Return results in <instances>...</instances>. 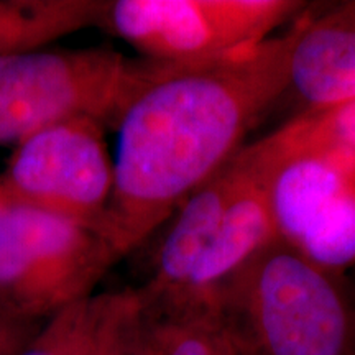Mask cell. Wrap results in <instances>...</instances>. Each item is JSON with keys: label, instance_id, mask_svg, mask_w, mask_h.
Wrapping results in <instances>:
<instances>
[{"label": "cell", "instance_id": "5b68a950", "mask_svg": "<svg viewBox=\"0 0 355 355\" xmlns=\"http://www.w3.org/2000/svg\"><path fill=\"white\" fill-rule=\"evenodd\" d=\"M139 79V61L110 48L32 50L0 58V144L19 145L74 117L115 125Z\"/></svg>", "mask_w": 355, "mask_h": 355}, {"label": "cell", "instance_id": "7c38bea8", "mask_svg": "<svg viewBox=\"0 0 355 355\" xmlns=\"http://www.w3.org/2000/svg\"><path fill=\"white\" fill-rule=\"evenodd\" d=\"M229 344L217 306L141 304L137 355H220Z\"/></svg>", "mask_w": 355, "mask_h": 355}, {"label": "cell", "instance_id": "5bb4252c", "mask_svg": "<svg viewBox=\"0 0 355 355\" xmlns=\"http://www.w3.org/2000/svg\"><path fill=\"white\" fill-rule=\"evenodd\" d=\"M96 326V295L68 306L43 322L19 355H89Z\"/></svg>", "mask_w": 355, "mask_h": 355}, {"label": "cell", "instance_id": "9a60e30c", "mask_svg": "<svg viewBox=\"0 0 355 355\" xmlns=\"http://www.w3.org/2000/svg\"><path fill=\"white\" fill-rule=\"evenodd\" d=\"M298 141L336 145L355 152V99L324 110H308L283 125Z\"/></svg>", "mask_w": 355, "mask_h": 355}, {"label": "cell", "instance_id": "e0dca14e", "mask_svg": "<svg viewBox=\"0 0 355 355\" xmlns=\"http://www.w3.org/2000/svg\"><path fill=\"white\" fill-rule=\"evenodd\" d=\"M229 343H230V340H229ZM220 355H235V352H234V349H232V344H229V345H227V347H225V349H224V352H222Z\"/></svg>", "mask_w": 355, "mask_h": 355}, {"label": "cell", "instance_id": "7a4b0ae2", "mask_svg": "<svg viewBox=\"0 0 355 355\" xmlns=\"http://www.w3.org/2000/svg\"><path fill=\"white\" fill-rule=\"evenodd\" d=\"M235 355H355V306L340 275L275 239L217 291Z\"/></svg>", "mask_w": 355, "mask_h": 355}, {"label": "cell", "instance_id": "ba28073f", "mask_svg": "<svg viewBox=\"0 0 355 355\" xmlns=\"http://www.w3.org/2000/svg\"><path fill=\"white\" fill-rule=\"evenodd\" d=\"M259 159V141L243 146L232 162L191 194L168 220L171 224L155 255L148 282L137 288L141 304L158 308L180 298Z\"/></svg>", "mask_w": 355, "mask_h": 355}, {"label": "cell", "instance_id": "6da1fadb", "mask_svg": "<svg viewBox=\"0 0 355 355\" xmlns=\"http://www.w3.org/2000/svg\"><path fill=\"white\" fill-rule=\"evenodd\" d=\"M300 19L254 48L191 63L139 61L117 123L114 193L102 239L115 260L139 248L243 148L288 91Z\"/></svg>", "mask_w": 355, "mask_h": 355}, {"label": "cell", "instance_id": "8fae6325", "mask_svg": "<svg viewBox=\"0 0 355 355\" xmlns=\"http://www.w3.org/2000/svg\"><path fill=\"white\" fill-rule=\"evenodd\" d=\"M107 7L102 0H0V58L102 25Z\"/></svg>", "mask_w": 355, "mask_h": 355}, {"label": "cell", "instance_id": "2e32d148", "mask_svg": "<svg viewBox=\"0 0 355 355\" xmlns=\"http://www.w3.org/2000/svg\"><path fill=\"white\" fill-rule=\"evenodd\" d=\"M42 326L43 322H21L0 316V355H19Z\"/></svg>", "mask_w": 355, "mask_h": 355}, {"label": "cell", "instance_id": "277c9868", "mask_svg": "<svg viewBox=\"0 0 355 355\" xmlns=\"http://www.w3.org/2000/svg\"><path fill=\"white\" fill-rule=\"evenodd\" d=\"M115 261L94 230L0 196V316L44 322L94 296Z\"/></svg>", "mask_w": 355, "mask_h": 355}, {"label": "cell", "instance_id": "9c48e42d", "mask_svg": "<svg viewBox=\"0 0 355 355\" xmlns=\"http://www.w3.org/2000/svg\"><path fill=\"white\" fill-rule=\"evenodd\" d=\"M288 92L301 112L355 99V0L322 15L300 17L288 66Z\"/></svg>", "mask_w": 355, "mask_h": 355}, {"label": "cell", "instance_id": "30bf717a", "mask_svg": "<svg viewBox=\"0 0 355 355\" xmlns=\"http://www.w3.org/2000/svg\"><path fill=\"white\" fill-rule=\"evenodd\" d=\"M259 146L260 159L255 171L230 204L224 224L194 270L186 290L175 303L168 306H216L214 298L220 286L261 248L278 239L265 191L266 150L263 139L259 140Z\"/></svg>", "mask_w": 355, "mask_h": 355}, {"label": "cell", "instance_id": "3957f363", "mask_svg": "<svg viewBox=\"0 0 355 355\" xmlns=\"http://www.w3.org/2000/svg\"><path fill=\"white\" fill-rule=\"evenodd\" d=\"M263 144L277 237L332 273L355 265V152L298 141L285 127Z\"/></svg>", "mask_w": 355, "mask_h": 355}, {"label": "cell", "instance_id": "8992f818", "mask_svg": "<svg viewBox=\"0 0 355 355\" xmlns=\"http://www.w3.org/2000/svg\"><path fill=\"white\" fill-rule=\"evenodd\" d=\"M304 8L300 0H117L102 26L144 60L191 63L254 48Z\"/></svg>", "mask_w": 355, "mask_h": 355}, {"label": "cell", "instance_id": "4fadbf2b", "mask_svg": "<svg viewBox=\"0 0 355 355\" xmlns=\"http://www.w3.org/2000/svg\"><path fill=\"white\" fill-rule=\"evenodd\" d=\"M140 318L137 288L96 295V326L89 355H137Z\"/></svg>", "mask_w": 355, "mask_h": 355}, {"label": "cell", "instance_id": "52a82bcc", "mask_svg": "<svg viewBox=\"0 0 355 355\" xmlns=\"http://www.w3.org/2000/svg\"><path fill=\"white\" fill-rule=\"evenodd\" d=\"M104 128L97 119L74 117L26 137L0 180V196L102 237L114 193V159Z\"/></svg>", "mask_w": 355, "mask_h": 355}]
</instances>
